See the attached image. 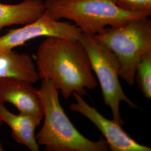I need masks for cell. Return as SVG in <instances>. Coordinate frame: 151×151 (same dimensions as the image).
<instances>
[{
    "label": "cell",
    "mask_w": 151,
    "mask_h": 151,
    "mask_svg": "<svg viewBox=\"0 0 151 151\" xmlns=\"http://www.w3.org/2000/svg\"><path fill=\"white\" fill-rule=\"evenodd\" d=\"M35 60L39 78L50 81L67 100L97 85L86 50L81 40L47 37L38 47Z\"/></svg>",
    "instance_id": "cell-1"
},
{
    "label": "cell",
    "mask_w": 151,
    "mask_h": 151,
    "mask_svg": "<svg viewBox=\"0 0 151 151\" xmlns=\"http://www.w3.org/2000/svg\"><path fill=\"white\" fill-rule=\"evenodd\" d=\"M39 95L43 106V125L36 136L46 151H108L106 141L100 137L90 140L80 133L60 104L58 90L49 80H42Z\"/></svg>",
    "instance_id": "cell-2"
},
{
    "label": "cell",
    "mask_w": 151,
    "mask_h": 151,
    "mask_svg": "<svg viewBox=\"0 0 151 151\" xmlns=\"http://www.w3.org/2000/svg\"><path fill=\"white\" fill-rule=\"evenodd\" d=\"M46 10L55 20L73 22L83 34L93 36L106 27H118L129 21L150 17L125 11L113 0H45Z\"/></svg>",
    "instance_id": "cell-3"
},
{
    "label": "cell",
    "mask_w": 151,
    "mask_h": 151,
    "mask_svg": "<svg viewBox=\"0 0 151 151\" xmlns=\"http://www.w3.org/2000/svg\"><path fill=\"white\" fill-rule=\"evenodd\" d=\"M92 37L116 56L120 65L119 76L130 86L134 85L137 66L151 50L149 17L134 19L121 26L106 27Z\"/></svg>",
    "instance_id": "cell-4"
},
{
    "label": "cell",
    "mask_w": 151,
    "mask_h": 151,
    "mask_svg": "<svg viewBox=\"0 0 151 151\" xmlns=\"http://www.w3.org/2000/svg\"><path fill=\"white\" fill-rule=\"evenodd\" d=\"M81 40L86 50L92 70L100 83L105 104L111 110L113 120L120 125H124V121L120 114V103L124 101L134 109L138 106L127 96L120 83L119 60L92 36L83 34Z\"/></svg>",
    "instance_id": "cell-5"
},
{
    "label": "cell",
    "mask_w": 151,
    "mask_h": 151,
    "mask_svg": "<svg viewBox=\"0 0 151 151\" xmlns=\"http://www.w3.org/2000/svg\"><path fill=\"white\" fill-rule=\"evenodd\" d=\"M83 35V32L75 25L54 20L45 10L36 20L22 27L11 29L0 37V53L13 50L39 37H53L81 40Z\"/></svg>",
    "instance_id": "cell-6"
},
{
    "label": "cell",
    "mask_w": 151,
    "mask_h": 151,
    "mask_svg": "<svg viewBox=\"0 0 151 151\" xmlns=\"http://www.w3.org/2000/svg\"><path fill=\"white\" fill-rule=\"evenodd\" d=\"M72 95L76 103L71 104L72 111L80 113L89 119L103 133L108 144L109 150L112 151H151L149 147L137 143L122 128V125L109 120L97 110L84 100L82 96L73 92Z\"/></svg>",
    "instance_id": "cell-7"
},
{
    "label": "cell",
    "mask_w": 151,
    "mask_h": 151,
    "mask_svg": "<svg viewBox=\"0 0 151 151\" xmlns=\"http://www.w3.org/2000/svg\"><path fill=\"white\" fill-rule=\"evenodd\" d=\"M9 103L20 113L42 120L43 106L37 89L27 81L14 77L0 78V103Z\"/></svg>",
    "instance_id": "cell-8"
},
{
    "label": "cell",
    "mask_w": 151,
    "mask_h": 151,
    "mask_svg": "<svg viewBox=\"0 0 151 151\" xmlns=\"http://www.w3.org/2000/svg\"><path fill=\"white\" fill-rule=\"evenodd\" d=\"M0 119L10 127L12 137L16 143L27 147L30 151L39 150L35 130L40 124L41 119L26 114L12 113L1 103Z\"/></svg>",
    "instance_id": "cell-9"
},
{
    "label": "cell",
    "mask_w": 151,
    "mask_h": 151,
    "mask_svg": "<svg viewBox=\"0 0 151 151\" xmlns=\"http://www.w3.org/2000/svg\"><path fill=\"white\" fill-rule=\"evenodd\" d=\"M6 77L19 78L32 84L40 78L32 57L14 49L0 53V78Z\"/></svg>",
    "instance_id": "cell-10"
},
{
    "label": "cell",
    "mask_w": 151,
    "mask_h": 151,
    "mask_svg": "<svg viewBox=\"0 0 151 151\" xmlns=\"http://www.w3.org/2000/svg\"><path fill=\"white\" fill-rule=\"evenodd\" d=\"M45 10L43 0H24L15 5L0 2V30L6 27L32 22Z\"/></svg>",
    "instance_id": "cell-11"
},
{
    "label": "cell",
    "mask_w": 151,
    "mask_h": 151,
    "mask_svg": "<svg viewBox=\"0 0 151 151\" xmlns=\"http://www.w3.org/2000/svg\"><path fill=\"white\" fill-rule=\"evenodd\" d=\"M135 76L140 90L147 99L151 98V50L142 58L136 68Z\"/></svg>",
    "instance_id": "cell-12"
},
{
    "label": "cell",
    "mask_w": 151,
    "mask_h": 151,
    "mask_svg": "<svg viewBox=\"0 0 151 151\" xmlns=\"http://www.w3.org/2000/svg\"><path fill=\"white\" fill-rule=\"evenodd\" d=\"M115 4L125 11L151 15V0H113Z\"/></svg>",
    "instance_id": "cell-13"
},
{
    "label": "cell",
    "mask_w": 151,
    "mask_h": 151,
    "mask_svg": "<svg viewBox=\"0 0 151 151\" xmlns=\"http://www.w3.org/2000/svg\"><path fill=\"white\" fill-rule=\"evenodd\" d=\"M5 151V148H4V147L2 146L1 142H0V151Z\"/></svg>",
    "instance_id": "cell-14"
},
{
    "label": "cell",
    "mask_w": 151,
    "mask_h": 151,
    "mask_svg": "<svg viewBox=\"0 0 151 151\" xmlns=\"http://www.w3.org/2000/svg\"><path fill=\"white\" fill-rule=\"evenodd\" d=\"M2 121L0 119V128H1V126H2Z\"/></svg>",
    "instance_id": "cell-15"
}]
</instances>
